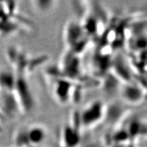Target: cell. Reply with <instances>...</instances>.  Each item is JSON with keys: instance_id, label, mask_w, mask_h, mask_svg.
I'll return each mask as SVG.
<instances>
[{"instance_id": "6da1fadb", "label": "cell", "mask_w": 147, "mask_h": 147, "mask_svg": "<svg viewBox=\"0 0 147 147\" xmlns=\"http://www.w3.org/2000/svg\"><path fill=\"white\" fill-rule=\"evenodd\" d=\"M105 107L100 100H94L84 107L78 115L80 128L89 129L97 125L105 117Z\"/></svg>"}, {"instance_id": "7a4b0ae2", "label": "cell", "mask_w": 147, "mask_h": 147, "mask_svg": "<svg viewBox=\"0 0 147 147\" xmlns=\"http://www.w3.org/2000/svg\"><path fill=\"white\" fill-rule=\"evenodd\" d=\"M18 137L25 147H40L47 138V131L43 126L35 124L21 130Z\"/></svg>"}, {"instance_id": "3957f363", "label": "cell", "mask_w": 147, "mask_h": 147, "mask_svg": "<svg viewBox=\"0 0 147 147\" xmlns=\"http://www.w3.org/2000/svg\"><path fill=\"white\" fill-rule=\"evenodd\" d=\"M72 87L73 84L69 78L59 79L53 84V94L59 102L66 104L71 95Z\"/></svg>"}, {"instance_id": "277c9868", "label": "cell", "mask_w": 147, "mask_h": 147, "mask_svg": "<svg viewBox=\"0 0 147 147\" xmlns=\"http://www.w3.org/2000/svg\"><path fill=\"white\" fill-rule=\"evenodd\" d=\"M123 97L126 101L136 103L143 97L140 90L134 86H127L123 89Z\"/></svg>"}]
</instances>
